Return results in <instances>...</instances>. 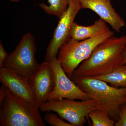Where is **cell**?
<instances>
[{"label": "cell", "instance_id": "1", "mask_svg": "<svg viewBox=\"0 0 126 126\" xmlns=\"http://www.w3.org/2000/svg\"><path fill=\"white\" fill-rule=\"evenodd\" d=\"M126 47V35L109 38L97 46L69 78H90L112 72L122 64Z\"/></svg>", "mask_w": 126, "mask_h": 126}, {"label": "cell", "instance_id": "2", "mask_svg": "<svg viewBox=\"0 0 126 126\" xmlns=\"http://www.w3.org/2000/svg\"><path fill=\"white\" fill-rule=\"evenodd\" d=\"M70 79L95 101L97 109L107 113L115 122L118 120L121 107L126 103V87L110 86L92 77Z\"/></svg>", "mask_w": 126, "mask_h": 126}, {"label": "cell", "instance_id": "3", "mask_svg": "<svg viewBox=\"0 0 126 126\" xmlns=\"http://www.w3.org/2000/svg\"><path fill=\"white\" fill-rule=\"evenodd\" d=\"M108 28L90 38L79 41L70 38L60 48L57 59L69 77L81 63L89 58L96 47L113 36Z\"/></svg>", "mask_w": 126, "mask_h": 126}, {"label": "cell", "instance_id": "4", "mask_svg": "<svg viewBox=\"0 0 126 126\" xmlns=\"http://www.w3.org/2000/svg\"><path fill=\"white\" fill-rule=\"evenodd\" d=\"M0 107V126H46L39 108L11 92Z\"/></svg>", "mask_w": 126, "mask_h": 126}, {"label": "cell", "instance_id": "5", "mask_svg": "<svg viewBox=\"0 0 126 126\" xmlns=\"http://www.w3.org/2000/svg\"><path fill=\"white\" fill-rule=\"evenodd\" d=\"M36 50L34 37L28 32L23 35L15 50L8 55L2 67L29 79L40 65L35 59Z\"/></svg>", "mask_w": 126, "mask_h": 126}, {"label": "cell", "instance_id": "6", "mask_svg": "<svg viewBox=\"0 0 126 126\" xmlns=\"http://www.w3.org/2000/svg\"><path fill=\"white\" fill-rule=\"evenodd\" d=\"M39 109L42 112H54L73 126H83L88 120L90 113L97 108L96 102L93 99L76 101L64 98L47 101L40 107Z\"/></svg>", "mask_w": 126, "mask_h": 126}, {"label": "cell", "instance_id": "7", "mask_svg": "<svg viewBox=\"0 0 126 126\" xmlns=\"http://www.w3.org/2000/svg\"><path fill=\"white\" fill-rule=\"evenodd\" d=\"M81 9L79 0H70L65 12L60 17L58 25L55 29L53 37L46 49L45 61H50L57 56L60 48L70 38L72 24L79 12Z\"/></svg>", "mask_w": 126, "mask_h": 126}, {"label": "cell", "instance_id": "8", "mask_svg": "<svg viewBox=\"0 0 126 126\" xmlns=\"http://www.w3.org/2000/svg\"><path fill=\"white\" fill-rule=\"evenodd\" d=\"M50 62L54 73L55 86L47 101L64 98L81 101L92 99L69 78L63 69L57 56L53 58Z\"/></svg>", "mask_w": 126, "mask_h": 126}, {"label": "cell", "instance_id": "9", "mask_svg": "<svg viewBox=\"0 0 126 126\" xmlns=\"http://www.w3.org/2000/svg\"><path fill=\"white\" fill-rule=\"evenodd\" d=\"M29 81L35 97L36 106L39 108L48 101L54 87V73L50 62L45 61L41 63Z\"/></svg>", "mask_w": 126, "mask_h": 126}, {"label": "cell", "instance_id": "10", "mask_svg": "<svg viewBox=\"0 0 126 126\" xmlns=\"http://www.w3.org/2000/svg\"><path fill=\"white\" fill-rule=\"evenodd\" d=\"M29 79L12 70L5 68H0L1 83L7 87L16 96L36 106V99L30 86Z\"/></svg>", "mask_w": 126, "mask_h": 126}, {"label": "cell", "instance_id": "11", "mask_svg": "<svg viewBox=\"0 0 126 126\" xmlns=\"http://www.w3.org/2000/svg\"><path fill=\"white\" fill-rule=\"evenodd\" d=\"M81 9L92 10L108 23L116 32L126 26L124 20L115 11L110 0H79Z\"/></svg>", "mask_w": 126, "mask_h": 126}, {"label": "cell", "instance_id": "12", "mask_svg": "<svg viewBox=\"0 0 126 126\" xmlns=\"http://www.w3.org/2000/svg\"><path fill=\"white\" fill-rule=\"evenodd\" d=\"M108 28L106 22L101 18L95 21L93 24L88 26L81 25L74 22L70 30V38L79 41L85 40Z\"/></svg>", "mask_w": 126, "mask_h": 126}, {"label": "cell", "instance_id": "13", "mask_svg": "<svg viewBox=\"0 0 126 126\" xmlns=\"http://www.w3.org/2000/svg\"><path fill=\"white\" fill-rule=\"evenodd\" d=\"M92 78L104 81L116 87H126V64L119 65L107 74Z\"/></svg>", "mask_w": 126, "mask_h": 126}, {"label": "cell", "instance_id": "14", "mask_svg": "<svg viewBox=\"0 0 126 126\" xmlns=\"http://www.w3.org/2000/svg\"><path fill=\"white\" fill-rule=\"evenodd\" d=\"M70 0H48L49 5L45 3L39 4L43 10L49 15L59 18L67 9Z\"/></svg>", "mask_w": 126, "mask_h": 126}, {"label": "cell", "instance_id": "15", "mask_svg": "<svg viewBox=\"0 0 126 126\" xmlns=\"http://www.w3.org/2000/svg\"><path fill=\"white\" fill-rule=\"evenodd\" d=\"M89 117L92 122L93 126H113L116 123L107 113L99 109L92 111Z\"/></svg>", "mask_w": 126, "mask_h": 126}, {"label": "cell", "instance_id": "16", "mask_svg": "<svg viewBox=\"0 0 126 126\" xmlns=\"http://www.w3.org/2000/svg\"><path fill=\"white\" fill-rule=\"evenodd\" d=\"M54 113L48 112L45 114L44 120L52 126H73L72 124L64 121Z\"/></svg>", "mask_w": 126, "mask_h": 126}, {"label": "cell", "instance_id": "17", "mask_svg": "<svg viewBox=\"0 0 126 126\" xmlns=\"http://www.w3.org/2000/svg\"><path fill=\"white\" fill-rule=\"evenodd\" d=\"M115 126H126V103L120 109L118 120L115 123Z\"/></svg>", "mask_w": 126, "mask_h": 126}, {"label": "cell", "instance_id": "18", "mask_svg": "<svg viewBox=\"0 0 126 126\" xmlns=\"http://www.w3.org/2000/svg\"><path fill=\"white\" fill-rule=\"evenodd\" d=\"M8 53L5 50L2 43H0V68L2 67L3 63L8 55Z\"/></svg>", "mask_w": 126, "mask_h": 126}, {"label": "cell", "instance_id": "19", "mask_svg": "<svg viewBox=\"0 0 126 126\" xmlns=\"http://www.w3.org/2000/svg\"><path fill=\"white\" fill-rule=\"evenodd\" d=\"M10 92V90L4 85H2L0 89V104Z\"/></svg>", "mask_w": 126, "mask_h": 126}, {"label": "cell", "instance_id": "20", "mask_svg": "<svg viewBox=\"0 0 126 126\" xmlns=\"http://www.w3.org/2000/svg\"><path fill=\"white\" fill-rule=\"evenodd\" d=\"M123 59L122 64H126V47L123 52Z\"/></svg>", "mask_w": 126, "mask_h": 126}, {"label": "cell", "instance_id": "21", "mask_svg": "<svg viewBox=\"0 0 126 126\" xmlns=\"http://www.w3.org/2000/svg\"><path fill=\"white\" fill-rule=\"evenodd\" d=\"M11 1H12L14 2H18L20 1L21 0H10Z\"/></svg>", "mask_w": 126, "mask_h": 126}]
</instances>
